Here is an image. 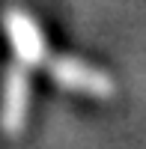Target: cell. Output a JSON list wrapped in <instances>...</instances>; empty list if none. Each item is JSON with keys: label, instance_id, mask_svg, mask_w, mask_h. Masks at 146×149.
I'll list each match as a JSON object with an SVG mask.
<instances>
[{"label": "cell", "instance_id": "obj_1", "mask_svg": "<svg viewBox=\"0 0 146 149\" xmlns=\"http://www.w3.org/2000/svg\"><path fill=\"white\" fill-rule=\"evenodd\" d=\"M45 72L69 93H81L90 98H113L116 84L113 78L99 66H90L78 57H48L45 60Z\"/></svg>", "mask_w": 146, "mask_h": 149}, {"label": "cell", "instance_id": "obj_3", "mask_svg": "<svg viewBox=\"0 0 146 149\" xmlns=\"http://www.w3.org/2000/svg\"><path fill=\"white\" fill-rule=\"evenodd\" d=\"M3 27L9 36V45L15 51V60L24 66H45V60L51 57L48 54V45H45V36L42 27L36 24V18L24 9H9L3 15Z\"/></svg>", "mask_w": 146, "mask_h": 149}, {"label": "cell", "instance_id": "obj_2", "mask_svg": "<svg viewBox=\"0 0 146 149\" xmlns=\"http://www.w3.org/2000/svg\"><path fill=\"white\" fill-rule=\"evenodd\" d=\"M30 113V72L24 63H12L3 74L0 90V131L6 137H18L27 128Z\"/></svg>", "mask_w": 146, "mask_h": 149}]
</instances>
